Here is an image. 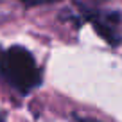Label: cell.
Returning a JSON list of instances; mask_svg holds the SVG:
<instances>
[{
    "label": "cell",
    "mask_w": 122,
    "mask_h": 122,
    "mask_svg": "<svg viewBox=\"0 0 122 122\" xmlns=\"http://www.w3.org/2000/svg\"><path fill=\"white\" fill-rule=\"evenodd\" d=\"M0 57H2V49H0Z\"/></svg>",
    "instance_id": "4"
},
{
    "label": "cell",
    "mask_w": 122,
    "mask_h": 122,
    "mask_svg": "<svg viewBox=\"0 0 122 122\" xmlns=\"http://www.w3.org/2000/svg\"><path fill=\"white\" fill-rule=\"evenodd\" d=\"M93 29H95L97 34H99L101 38H104L110 45H118V43H120V38L115 34L113 29H111L110 25H106V23L99 22V20H93Z\"/></svg>",
    "instance_id": "2"
},
{
    "label": "cell",
    "mask_w": 122,
    "mask_h": 122,
    "mask_svg": "<svg viewBox=\"0 0 122 122\" xmlns=\"http://www.w3.org/2000/svg\"><path fill=\"white\" fill-rule=\"evenodd\" d=\"M0 68L4 77L20 92H29L41 84V72L32 54L23 47H11L0 57Z\"/></svg>",
    "instance_id": "1"
},
{
    "label": "cell",
    "mask_w": 122,
    "mask_h": 122,
    "mask_svg": "<svg viewBox=\"0 0 122 122\" xmlns=\"http://www.w3.org/2000/svg\"><path fill=\"white\" fill-rule=\"evenodd\" d=\"M77 122H99V120H93V118H77Z\"/></svg>",
    "instance_id": "3"
}]
</instances>
